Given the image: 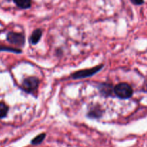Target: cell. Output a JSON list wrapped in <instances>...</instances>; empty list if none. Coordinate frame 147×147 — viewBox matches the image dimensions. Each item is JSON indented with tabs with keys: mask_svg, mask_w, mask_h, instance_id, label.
Returning <instances> with one entry per match:
<instances>
[{
	"mask_svg": "<svg viewBox=\"0 0 147 147\" xmlns=\"http://www.w3.org/2000/svg\"><path fill=\"white\" fill-rule=\"evenodd\" d=\"M116 96L121 99H129L133 96V88L126 83H121L116 85L113 88Z\"/></svg>",
	"mask_w": 147,
	"mask_h": 147,
	"instance_id": "1",
	"label": "cell"
},
{
	"mask_svg": "<svg viewBox=\"0 0 147 147\" xmlns=\"http://www.w3.org/2000/svg\"><path fill=\"white\" fill-rule=\"evenodd\" d=\"M103 67V65H100L96 67H93L90 69H86V70H81L79 71L76 72L71 75V77L74 79H81L86 78L90 77L95 75L96 73H98Z\"/></svg>",
	"mask_w": 147,
	"mask_h": 147,
	"instance_id": "2",
	"label": "cell"
},
{
	"mask_svg": "<svg viewBox=\"0 0 147 147\" xmlns=\"http://www.w3.org/2000/svg\"><path fill=\"white\" fill-rule=\"evenodd\" d=\"M40 80L36 77H28L23 80L22 88L27 93H32L38 88Z\"/></svg>",
	"mask_w": 147,
	"mask_h": 147,
	"instance_id": "3",
	"label": "cell"
},
{
	"mask_svg": "<svg viewBox=\"0 0 147 147\" xmlns=\"http://www.w3.org/2000/svg\"><path fill=\"white\" fill-rule=\"evenodd\" d=\"M7 39L10 43L18 46L24 45L25 42V37L24 34L21 33L13 32H10L7 34Z\"/></svg>",
	"mask_w": 147,
	"mask_h": 147,
	"instance_id": "4",
	"label": "cell"
},
{
	"mask_svg": "<svg viewBox=\"0 0 147 147\" xmlns=\"http://www.w3.org/2000/svg\"><path fill=\"white\" fill-rule=\"evenodd\" d=\"M98 88L100 93L103 96H106V97L111 96L112 93L113 92V86H112V85L109 84V83H102L99 86Z\"/></svg>",
	"mask_w": 147,
	"mask_h": 147,
	"instance_id": "5",
	"label": "cell"
},
{
	"mask_svg": "<svg viewBox=\"0 0 147 147\" xmlns=\"http://www.w3.org/2000/svg\"><path fill=\"white\" fill-rule=\"evenodd\" d=\"M42 35V31L40 29H37V30H34L31 37H30V42H31V44H37L40 42Z\"/></svg>",
	"mask_w": 147,
	"mask_h": 147,
	"instance_id": "6",
	"label": "cell"
},
{
	"mask_svg": "<svg viewBox=\"0 0 147 147\" xmlns=\"http://www.w3.org/2000/svg\"><path fill=\"white\" fill-rule=\"evenodd\" d=\"M101 116L102 111L98 106H95L94 108H92L89 111L88 113V116L90 118H92V119H98V118L101 117Z\"/></svg>",
	"mask_w": 147,
	"mask_h": 147,
	"instance_id": "7",
	"label": "cell"
},
{
	"mask_svg": "<svg viewBox=\"0 0 147 147\" xmlns=\"http://www.w3.org/2000/svg\"><path fill=\"white\" fill-rule=\"evenodd\" d=\"M14 2L17 5V7L23 9L30 8L32 4L31 1L29 0H17V1H14Z\"/></svg>",
	"mask_w": 147,
	"mask_h": 147,
	"instance_id": "8",
	"label": "cell"
},
{
	"mask_svg": "<svg viewBox=\"0 0 147 147\" xmlns=\"http://www.w3.org/2000/svg\"><path fill=\"white\" fill-rule=\"evenodd\" d=\"M46 134L45 133H42L40 134L37 135L34 139H32L31 142L32 144H34V145H37V144H41L42 142L44 141L45 138Z\"/></svg>",
	"mask_w": 147,
	"mask_h": 147,
	"instance_id": "9",
	"label": "cell"
},
{
	"mask_svg": "<svg viewBox=\"0 0 147 147\" xmlns=\"http://www.w3.org/2000/svg\"><path fill=\"white\" fill-rule=\"evenodd\" d=\"M9 108L5 103L0 102V119L4 118L8 113Z\"/></svg>",
	"mask_w": 147,
	"mask_h": 147,
	"instance_id": "10",
	"label": "cell"
},
{
	"mask_svg": "<svg viewBox=\"0 0 147 147\" xmlns=\"http://www.w3.org/2000/svg\"><path fill=\"white\" fill-rule=\"evenodd\" d=\"M0 51H7V52H10V53H17V54H20V53H22V50H20V49L7 47V46H4V45H0Z\"/></svg>",
	"mask_w": 147,
	"mask_h": 147,
	"instance_id": "11",
	"label": "cell"
},
{
	"mask_svg": "<svg viewBox=\"0 0 147 147\" xmlns=\"http://www.w3.org/2000/svg\"><path fill=\"white\" fill-rule=\"evenodd\" d=\"M131 2L133 4H136V5H141V4H143L144 3V1H136V0H132Z\"/></svg>",
	"mask_w": 147,
	"mask_h": 147,
	"instance_id": "12",
	"label": "cell"
}]
</instances>
